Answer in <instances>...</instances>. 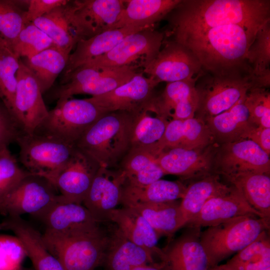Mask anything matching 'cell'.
Returning <instances> with one entry per match:
<instances>
[{
    "label": "cell",
    "mask_w": 270,
    "mask_h": 270,
    "mask_svg": "<svg viewBox=\"0 0 270 270\" xmlns=\"http://www.w3.org/2000/svg\"><path fill=\"white\" fill-rule=\"evenodd\" d=\"M165 18L170 28L167 35L176 41L226 24L260 28L270 22V0H181Z\"/></svg>",
    "instance_id": "obj_1"
},
{
    "label": "cell",
    "mask_w": 270,
    "mask_h": 270,
    "mask_svg": "<svg viewBox=\"0 0 270 270\" xmlns=\"http://www.w3.org/2000/svg\"><path fill=\"white\" fill-rule=\"evenodd\" d=\"M259 29L226 24L204 30L177 42L193 52L202 70H214L246 61L248 52Z\"/></svg>",
    "instance_id": "obj_2"
},
{
    "label": "cell",
    "mask_w": 270,
    "mask_h": 270,
    "mask_svg": "<svg viewBox=\"0 0 270 270\" xmlns=\"http://www.w3.org/2000/svg\"><path fill=\"white\" fill-rule=\"evenodd\" d=\"M256 87L258 88L257 76L247 61L218 70H202L195 84L196 118L204 122L227 110Z\"/></svg>",
    "instance_id": "obj_3"
},
{
    "label": "cell",
    "mask_w": 270,
    "mask_h": 270,
    "mask_svg": "<svg viewBox=\"0 0 270 270\" xmlns=\"http://www.w3.org/2000/svg\"><path fill=\"white\" fill-rule=\"evenodd\" d=\"M42 236L64 270H95L104 262L111 238L96 222L62 232H44Z\"/></svg>",
    "instance_id": "obj_4"
},
{
    "label": "cell",
    "mask_w": 270,
    "mask_h": 270,
    "mask_svg": "<svg viewBox=\"0 0 270 270\" xmlns=\"http://www.w3.org/2000/svg\"><path fill=\"white\" fill-rule=\"evenodd\" d=\"M130 112H106L83 134L74 146L101 167L120 166L130 148Z\"/></svg>",
    "instance_id": "obj_5"
},
{
    "label": "cell",
    "mask_w": 270,
    "mask_h": 270,
    "mask_svg": "<svg viewBox=\"0 0 270 270\" xmlns=\"http://www.w3.org/2000/svg\"><path fill=\"white\" fill-rule=\"evenodd\" d=\"M270 220L256 215L238 216L200 232V240L212 266L218 265L269 230Z\"/></svg>",
    "instance_id": "obj_6"
},
{
    "label": "cell",
    "mask_w": 270,
    "mask_h": 270,
    "mask_svg": "<svg viewBox=\"0 0 270 270\" xmlns=\"http://www.w3.org/2000/svg\"><path fill=\"white\" fill-rule=\"evenodd\" d=\"M106 113L88 98L58 100L33 133L54 138L74 146L83 134Z\"/></svg>",
    "instance_id": "obj_7"
},
{
    "label": "cell",
    "mask_w": 270,
    "mask_h": 270,
    "mask_svg": "<svg viewBox=\"0 0 270 270\" xmlns=\"http://www.w3.org/2000/svg\"><path fill=\"white\" fill-rule=\"evenodd\" d=\"M16 142L20 146V161L26 170L47 178L52 184L76 150L74 146L36 133L22 134Z\"/></svg>",
    "instance_id": "obj_8"
},
{
    "label": "cell",
    "mask_w": 270,
    "mask_h": 270,
    "mask_svg": "<svg viewBox=\"0 0 270 270\" xmlns=\"http://www.w3.org/2000/svg\"><path fill=\"white\" fill-rule=\"evenodd\" d=\"M135 66L96 68L82 66L62 78L55 94L58 100L78 94L92 96L108 93L129 82L136 74Z\"/></svg>",
    "instance_id": "obj_9"
},
{
    "label": "cell",
    "mask_w": 270,
    "mask_h": 270,
    "mask_svg": "<svg viewBox=\"0 0 270 270\" xmlns=\"http://www.w3.org/2000/svg\"><path fill=\"white\" fill-rule=\"evenodd\" d=\"M58 192L48 180L30 173L6 196L0 214L7 216L30 214L40 219L58 200Z\"/></svg>",
    "instance_id": "obj_10"
},
{
    "label": "cell",
    "mask_w": 270,
    "mask_h": 270,
    "mask_svg": "<svg viewBox=\"0 0 270 270\" xmlns=\"http://www.w3.org/2000/svg\"><path fill=\"white\" fill-rule=\"evenodd\" d=\"M164 34L146 28L126 36L112 50L82 66L96 68H119L132 66L140 59L142 67L159 52Z\"/></svg>",
    "instance_id": "obj_11"
},
{
    "label": "cell",
    "mask_w": 270,
    "mask_h": 270,
    "mask_svg": "<svg viewBox=\"0 0 270 270\" xmlns=\"http://www.w3.org/2000/svg\"><path fill=\"white\" fill-rule=\"evenodd\" d=\"M32 23L50 38L54 46L70 54L78 42L93 36L78 10L77 0H67Z\"/></svg>",
    "instance_id": "obj_12"
},
{
    "label": "cell",
    "mask_w": 270,
    "mask_h": 270,
    "mask_svg": "<svg viewBox=\"0 0 270 270\" xmlns=\"http://www.w3.org/2000/svg\"><path fill=\"white\" fill-rule=\"evenodd\" d=\"M156 56L143 66V72L158 84L185 80L196 77L202 65L186 46L172 39L164 40Z\"/></svg>",
    "instance_id": "obj_13"
},
{
    "label": "cell",
    "mask_w": 270,
    "mask_h": 270,
    "mask_svg": "<svg viewBox=\"0 0 270 270\" xmlns=\"http://www.w3.org/2000/svg\"><path fill=\"white\" fill-rule=\"evenodd\" d=\"M220 146L212 166L218 174L226 177L247 172L270 174V156L252 140H241Z\"/></svg>",
    "instance_id": "obj_14"
},
{
    "label": "cell",
    "mask_w": 270,
    "mask_h": 270,
    "mask_svg": "<svg viewBox=\"0 0 270 270\" xmlns=\"http://www.w3.org/2000/svg\"><path fill=\"white\" fill-rule=\"evenodd\" d=\"M42 94L35 76L20 58L12 115L24 134H32L48 115Z\"/></svg>",
    "instance_id": "obj_15"
},
{
    "label": "cell",
    "mask_w": 270,
    "mask_h": 270,
    "mask_svg": "<svg viewBox=\"0 0 270 270\" xmlns=\"http://www.w3.org/2000/svg\"><path fill=\"white\" fill-rule=\"evenodd\" d=\"M125 182L120 168L100 167L82 204L96 222L108 220L110 212L120 204Z\"/></svg>",
    "instance_id": "obj_16"
},
{
    "label": "cell",
    "mask_w": 270,
    "mask_h": 270,
    "mask_svg": "<svg viewBox=\"0 0 270 270\" xmlns=\"http://www.w3.org/2000/svg\"><path fill=\"white\" fill-rule=\"evenodd\" d=\"M100 167L92 158L76 148L53 184L64 201L82 204Z\"/></svg>",
    "instance_id": "obj_17"
},
{
    "label": "cell",
    "mask_w": 270,
    "mask_h": 270,
    "mask_svg": "<svg viewBox=\"0 0 270 270\" xmlns=\"http://www.w3.org/2000/svg\"><path fill=\"white\" fill-rule=\"evenodd\" d=\"M263 216L254 209L241 192L232 185L210 198L200 212L185 226L198 227L214 226L238 216Z\"/></svg>",
    "instance_id": "obj_18"
},
{
    "label": "cell",
    "mask_w": 270,
    "mask_h": 270,
    "mask_svg": "<svg viewBox=\"0 0 270 270\" xmlns=\"http://www.w3.org/2000/svg\"><path fill=\"white\" fill-rule=\"evenodd\" d=\"M188 229L163 250L162 270H208L212 266L200 240V228Z\"/></svg>",
    "instance_id": "obj_19"
},
{
    "label": "cell",
    "mask_w": 270,
    "mask_h": 270,
    "mask_svg": "<svg viewBox=\"0 0 270 270\" xmlns=\"http://www.w3.org/2000/svg\"><path fill=\"white\" fill-rule=\"evenodd\" d=\"M158 84L152 78L137 73L129 82L113 90L88 100L106 112L122 111L132 113L152 98L154 90Z\"/></svg>",
    "instance_id": "obj_20"
},
{
    "label": "cell",
    "mask_w": 270,
    "mask_h": 270,
    "mask_svg": "<svg viewBox=\"0 0 270 270\" xmlns=\"http://www.w3.org/2000/svg\"><path fill=\"white\" fill-rule=\"evenodd\" d=\"M210 146L192 150L168 149L156 155V160L165 174H174L184 178L204 176L208 174L212 168L216 151Z\"/></svg>",
    "instance_id": "obj_21"
},
{
    "label": "cell",
    "mask_w": 270,
    "mask_h": 270,
    "mask_svg": "<svg viewBox=\"0 0 270 270\" xmlns=\"http://www.w3.org/2000/svg\"><path fill=\"white\" fill-rule=\"evenodd\" d=\"M214 139L204 122L196 117L186 120H170L164 133L150 152L154 156L160 152L174 148H203Z\"/></svg>",
    "instance_id": "obj_22"
},
{
    "label": "cell",
    "mask_w": 270,
    "mask_h": 270,
    "mask_svg": "<svg viewBox=\"0 0 270 270\" xmlns=\"http://www.w3.org/2000/svg\"><path fill=\"white\" fill-rule=\"evenodd\" d=\"M4 229L12 231L21 242L34 270H64L46 246L38 230L21 216H7Z\"/></svg>",
    "instance_id": "obj_23"
},
{
    "label": "cell",
    "mask_w": 270,
    "mask_h": 270,
    "mask_svg": "<svg viewBox=\"0 0 270 270\" xmlns=\"http://www.w3.org/2000/svg\"><path fill=\"white\" fill-rule=\"evenodd\" d=\"M145 28L124 26L106 30L80 40L70 55L62 78L90 60L108 52L126 36Z\"/></svg>",
    "instance_id": "obj_24"
},
{
    "label": "cell",
    "mask_w": 270,
    "mask_h": 270,
    "mask_svg": "<svg viewBox=\"0 0 270 270\" xmlns=\"http://www.w3.org/2000/svg\"><path fill=\"white\" fill-rule=\"evenodd\" d=\"M244 98L227 110L204 121L214 140L223 144L248 139L256 126L250 120Z\"/></svg>",
    "instance_id": "obj_25"
},
{
    "label": "cell",
    "mask_w": 270,
    "mask_h": 270,
    "mask_svg": "<svg viewBox=\"0 0 270 270\" xmlns=\"http://www.w3.org/2000/svg\"><path fill=\"white\" fill-rule=\"evenodd\" d=\"M152 98L130 113V149H144L150 152L164 133L169 120L156 111Z\"/></svg>",
    "instance_id": "obj_26"
},
{
    "label": "cell",
    "mask_w": 270,
    "mask_h": 270,
    "mask_svg": "<svg viewBox=\"0 0 270 270\" xmlns=\"http://www.w3.org/2000/svg\"><path fill=\"white\" fill-rule=\"evenodd\" d=\"M108 220L114 222L129 240L161 259L163 250L158 248V238L148 221L130 207L116 208L110 212Z\"/></svg>",
    "instance_id": "obj_27"
},
{
    "label": "cell",
    "mask_w": 270,
    "mask_h": 270,
    "mask_svg": "<svg viewBox=\"0 0 270 270\" xmlns=\"http://www.w3.org/2000/svg\"><path fill=\"white\" fill-rule=\"evenodd\" d=\"M181 0H127L117 22L110 30L124 26L152 28L165 18Z\"/></svg>",
    "instance_id": "obj_28"
},
{
    "label": "cell",
    "mask_w": 270,
    "mask_h": 270,
    "mask_svg": "<svg viewBox=\"0 0 270 270\" xmlns=\"http://www.w3.org/2000/svg\"><path fill=\"white\" fill-rule=\"evenodd\" d=\"M187 186L178 181L160 179L142 186L125 183L120 204L123 206L153 202H162L182 198Z\"/></svg>",
    "instance_id": "obj_29"
},
{
    "label": "cell",
    "mask_w": 270,
    "mask_h": 270,
    "mask_svg": "<svg viewBox=\"0 0 270 270\" xmlns=\"http://www.w3.org/2000/svg\"><path fill=\"white\" fill-rule=\"evenodd\" d=\"M104 262L109 270H132L156 263L150 252L129 240L118 228L111 236Z\"/></svg>",
    "instance_id": "obj_30"
},
{
    "label": "cell",
    "mask_w": 270,
    "mask_h": 270,
    "mask_svg": "<svg viewBox=\"0 0 270 270\" xmlns=\"http://www.w3.org/2000/svg\"><path fill=\"white\" fill-rule=\"evenodd\" d=\"M180 202L176 200L162 202L140 204L129 206L140 214L150 224L158 238L171 237L184 226L180 210Z\"/></svg>",
    "instance_id": "obj_31"
},
{
    "label": "cell",
    "mask_w": 270,
    "mask_h": 270,
    "mask_svg": "<svg viewBox=\"0 0 270 270\" xmlns=\"http://www.w3.org/2000/svg\"><path fill=\"white\" fill-rule=\"evenodd\" d=\"M248 204L266 218L270 219V174L242 172L226 177Z\"/></svg>",
    "instance_id": "obj_32"
},
{
    "label": "cell",
    "mask_w": 270,
    "mask_h": 270,
    "mask_svg": "<svg viewBox=\"0 0 270 270\" xmlns=\"http://www.w3.org/2000/svg\"><path fill=\"white\" fill-rule=\"evenodd\" d=\"M70 54L54 46L24 60H21L35 76L44 94L64 70Z\"/></svg>",
    "instance_id": "obj_33"
},
{
    "label": "cell",
    "mask_w": 270,
    "mask_h": 270,
    "mask_svg": "<svg viewBox=\"0 0 270 270\" xmlns=\"http://www.w3.org/2000/svg\"><path fill=\"white\" fill-rule=\"evenodd\" d=\"M40 220L45 226L44 232L52 233L62 232L84 224L96 222L82 204L64 201L60 194Z\"/></svg>",
    "instance_id": "obj_34"
},
{
    "label": "cell",
    "mask_w": 270,
    "mask_h": 270,
    "mask_svg": "<svg viewBox=\"0 0 270 270\" xmlns=\"http://www.w3.org/2000/svg\"><path fill=\"white\" fill-rule=\"evenodd\" d=\"M118 168L124 174L125 183L134 185H146L165 175L155 156L144 149H130Z\"/></svg>",
    "instance_id": "obj_35"
},
{
    "label": "cell",
    "mask_w": 270,
    "mask_h": 270,
    "mask_svg": "<svg viewBox=\"0 0 270 270\" xmlns=\"http://www.w3.org/2000/svg\"><path fill=\"white\" fill-rule=\"evenodd\" d=\"M78 10L94 36L110 30L125 8L122 0H77Z\"/></svg>",
    "instance_id": "obj_36"
},
{
    "label": "cell",
    "mask_w": 270,
    "mask_h": 270,
    "mask_svg": "<svg viewBox=\"0 0 270 270\" xmlns=\"http://www.w3.org/2000/svg\"><path fill=\"white\" fill-rule=\"evenodd\" d=\"M228 186L220 181L218 174H208L190 184L180 205L184 226L200 212L210 198Z\"/></svg>",
    "instance_id": "obj_37"
},
{
    "label": "cell",
    "mask_w": 270,
    "mask_h": 270,
    "mask_svg": "<svg viewBox=\"0 0 270 270\" xmlns=\"http://www.w3.org/2000/svg\"><path fill=\"white\" fill-rule=\"evenodd\" d=\"M268 230L264 231L226 264L232 270H265L270 268V240Z\"/></svg>",
    "instance_id": "obj_38"
},
{
    "label": "cell",
    "mask_w": 270,
    "mask_h": 270,
    "mask_svg": "<svg viewBox=\"0 0 270 270\" xmlns=\"http://www.w3.org/2000/svg\"><path fill=\"white\" fill-rule=\"evenodd\" d=\"M20 60L12 46L0 38V99L12 115Z\"/></svg>",
    "instance_id": "obj_39"
},
{
    "label": "cell",
    "mask_w": 270,
    "mask_h": 270,
    "mask_svg": "<svg viewBox=\"0 0 270 270\" xmlns=\"http://www.w3.org/2000/svg\"><path fill=\"white\" fill-rule=\"evenodd\" d=\"M199 74L190 80L167 83L163 92L152 99L156 111L169 120L177 107L196 94L195 84Z\"/></svg>",
    "instance_id": "obj_40"
},
{
    "label": "cell",
    "mask_w": 270,
    "mask_h": 270,
    "mask_svg": "<svg viewBox=\"0 0 270 270\" xmlns=\"http://www.w3.org/2000/svg\"><path fill=\"white\" fill-rule=\"evenodd\" d=\"M54 46L52 40L44 32L30 23L22 28L12 48L18 57L26 58Z\"/></svg>",
    "instance_id": "obj_41"
},
{
    "label": "cell",
    "mask_w": 270,
    "mask_h": 270,
    "mask_svg": "<svg viewBox=\"0 0 270 270\" xmlns=\"http://www.w3.org/2000/svg\"><path fill=\"white\" fill-rule=\"evenodd\" d=\"M246 61L256 76L270 73V22L257 32L248 52Z\"/></svg>",
    "instance_id": "obj_42"
},
{
    "label": "cell",
    "mask_w": 270,
    "mask_h": 270,
    "mask_svg": "<svg viewBox=\"0 0 270 270\" xmlns=\"http://www.w3.org/2000/svg\"><path fill=\"white\" fill-rule=\"evenodd\" d=\"M26 11L14 0H0V38L11 46L26 25Z\"/></svg>",
    "instance_id": "obj_43"
},
{
    "label": "cell",
    "mask_w": 270,
    "mask_h": 270,
    "mask_svg": "<svg viewBox=\"0 0 270 270\" xmlns=\"http://www.w3.org/2000/svg\"><path fill=\"white\" fill-rule=\"evenodd\" d=\"M29 174L20 167L8 148L0 150V210L8 194Z\"/></svg>",
    "instance_id": "obj_44"
},
{
    "label": "cell",
    "mask_w": 270,
    "mask_h": 270,
    "mask_svg": "<svg viewBox=\"0 0 270 270\" xmlns=\"http://www.w3.org/2000/svg\"><path fill=\"white\" fill-rule=\"evenodd\" d=\"M244 103L255 126L270 128V94L267 88H252L247 93Z\"/></svg>",
    "instance_id": "obj_45"
},
{
    "label": "cell",
    "mask_w": 270,
    "mask_h": 270,
    "mask_svg": "<svg viewBox=\"0 0 270 270\" xmlns=\"http://www.w3.org/2000/svg\"><path fill=\"white\" fill-rule=\"evenodd\" d=\"M26 256L24 246L16 236L0 234V270H20Z\"/></svg>",
    "instance_id": "obj_46"
},
{
    "label": "cell",
    "mask_w": 270,
    "mask_h": 270,
    "mask_svg": "<svg viewBox=\"0 0 270 270\" xmlns=\"http://www.w3.org/2000/svg\"><path fill=\"white\" fill-rule=\"evenodd\" d=\"M22 134L16 119L0 99V150L16 142Z\"/></svg>",
    "instance_id": "obj_47"
},
{
    "label": "cell",
    "mask_w": 270,
    "mask_h": 270,
    "mask_svg": "<svg viewBox=\"0 0 270 270\" xmlns=\"http://www.w3.org/2000/svg\"><path fill=\"white\" fill-rule=\"evenodd\" d=\"M67 0H30L26 11V25L32 23L51 12L54 8L64 4Z\"/></svg>",
    "instance_id": "obj_48"
},
{
    "label": "cell",
    "mask_w": 270,
    "mask_h": 270,
    "mask_svg": "<svg viewBox=\"0 0 270 270\" xmlns=\"http://www.w3.org/2000/svg\"><path fill=\"white\" fill-rule=\"evenodd\" d=\"M248 139L254 142L270 156V128L256 126L250 132Z\"/></svg>",
    "instance_id": "obj_49"
},
{
    "label": "cell",
    "mask_w": 270,
    "mask_h": 270,
    "mask_svg": "<svg viewBox=\"0 0 270 270\" xmlns=\"http://www.w3.org/2000/svg\"><path fill=\"white\" fill-rule=\"evenodd\" d=\"M132 270H162L156 262L154 264H150L134 268Z\"/></svg>",
    "instance_id": "obj_50"
},
{
    "label": "cell",
    "mask_w": 270,
    "mask_h": 270,
    "mask_svg": "<svg viewBox=\"0 0 270 270\" xmlns=\"http://www.w3.org/2000/svg\"><path fill=\"white\" fill-rule=\"evenodd\" d=\"M208 270H232L227 264L216 265L211 266Z\"/></svg>",
    "instance_id": "obj_51"
},
{
    "label": "cell",
    "mask_w": 270,
    "mask_h": 270,
    "mask_svg": "<svg viewBox=\"0 0 270 270\" xmlns=\"http://www.w3.org/2000/svg\"><path fill=\"white\" fill-rule=\"evenodd\" d=\"M20 270H34V268H26V267H22Z\"/></svg>",
    "instance_id": "obj_52"
},
{
    "label": "cell",
    "mask_w": 270,
    "mask_h": 270,
    "mask_svg": "<svg viewBox=\"0 0 270 270\" xmlns=\"http://www.w3.org/2000/svg\"><path fill=\"white\" fill-rule=\"evenodd\" d=\"M4 230V226L2 223H0V230Z\"/></svg>",
    "instance_id": "obj_53"
},
{
    "label": "cell",
    "mask_w": 270,
    "mask_h": 270,
    "mask_svg": "<svg viewBox=\"0 0 270 270\" xmlns=\"http://www.w3.org/2000/svg\"><path fill=\"white\" fill-rule=\"evenodd\" d=\"M265 270H270V268H266V269Z\"/></svg>",
    "instance_id": "obj_54"
}]
</instances>
